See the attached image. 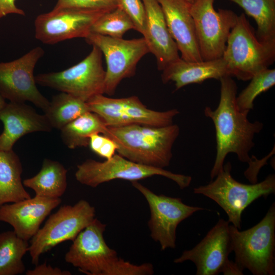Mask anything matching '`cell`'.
<instances>
[{"label":"cell","mask_w":275,"mask_h":275,"mask_svg":"<svg viewBox=\"0 0 275 275\" xmlns=\"http://www.w3.org/2000/svg\"><path fill=\"white\" fill-rule=\"evenodd\" d=\"M26 275H71V273L66 270H62L58 267H53L46 262L35 265L32 269H29Z\"/></svg>","instance_id":"cell-34"},{"label":"cell","mask_w":275,"mask_h":275,"mask_svg":"<svg viewBox=\"0 0 275 275\" xmlns=\"http://www.w3.org/2000/svg\"><path fill=\"white\" fill-rule=\"evenodd\" d=\"M4 130L0 134V150H12L23 135L34 132H49L52 128L44 115L38 114L25 102L6 103L0 109Z\"/></svg>","instance_id":"cell-19"},{"label":"cell","mask_w":275,"mask_h":275,"mask_svg":"<svg viewBox=\"0 0 275 275\" xmlns=\"http://www.w3.org/2000/svg\"><path fill=\"white\" fill-rule=\"evenodd\" d=\"M106 224L96 218L72 241L66 253V262L88 275H151L152 264L135 265L118 257L106 243L103 233Z\"/></svg>","instance_id":"cell-2"},{"label":"cell","mask_w":275,"mask_h":275,"mask_svg":"<svg viewBox=\"0 0 275 275\" xmlns=\"http://www.w3.org/2000/svg\"><path fill=\"white\" fill-rule=\"evenodd\" d=\"M15 1L16 0H0V19L11 14L22 16L25 15L22 9L16 6Z\"/></svg>","instance_id":"cell-35"},{"label":"cell","mask_w":275,"mask_h":275,"mask_svg":"<svg viewBox=\"0 0 275 275\" xmlns=\"http://www.w3.org/2000/svg\"><path fill=\"white\" fill-rule=\"evenodd\" d=\"M61 198L35 196L0 207V221L7 223L20 238L28 241L40 228L46 217L61 203Z\"/></svg>","instance_id":"cell-17"},{"label":"cell","mask_w":275,"mask_h":275,"mask_svg":"<svg viewBox=\"0 0 275 275\" xmlns=\"http://www.w3.org/2000/svg\"><path fill=\"white\" fill-rule=\"evenodd\" d=\"M95 218L94 207L85 200L72 206H61L30 239L29 252L32 263L37 265L41 255L58 244L73 241Z\"/></svg>","instance_id":"cell-8"},{"label":"cell","mask_w":275,"mask_h":275,"mask_svg":"<svg viewBox=\"0 0 275 275\" xmlns=\"http://www.w3.org/2000/svg\"><path fill=\"white\" fill-rule=\"evenodd\" d=\"M220 98L217 107L212 109L206 106L205 116L211 119L215 131L216 153L210 172L212 180L222 170L225 159L230 153L235 154L239 161L249 164L252 160L250 152L254 147V139L263 127L262 122H251L250 112L241 111L236 99L237 86L230 76L219 79Z\"/></svg>","instance_id":"cell-1"},{"label":"cell","mask_w":275,"mask_h":275,"mask_svg":"<svg viewBox=\"0 0 275 275\" xmlns=\"http://www.w3.org/2000/svg\"><path fill=\"white\" fill-rule=\"evenodd\" d=\"M119 6V0H58L53 9L73 8L111 11Z\"/></svg>","instance_id":"cell-30"},{"label":"cell","mask_w":275,"mask_h":275,"mask_svg":"<svg viewBox=\"0 0 275 275\" xmlns=\"http://www.w3.org/2000/svg\"><path fill=\"white\" fill-rule=\"evenodd\" d=\"M131 29L135 30L133 23L123 9L118 6L100 17L92 26L91 33L122 38L124 34Z\"/></svg>","instance_id":"cell-28"},{"label":"cell","mask_w":275,"mask_h":275,"mask_svg":"<svg viewBox=\"0 0 275 275\" xmlns=\"http://www.w3.org/2000/svg\"><path fill=\"white\" fill-rule=\"evenodd\" d=\"M222 58L230 76L247 81L275 60V43L260 41L244 13L238 15Z\"/></svg>","instance_id":"cell-5"},{"label":"cell","mask_w":275,"mask_h":275,"mask_svg":"<svg viewBox=\"0 0 275 275\" xmlns=\"http://www.w3.org/2000/svg\"><path fill=\"white\" fill-rule=\"evenodd\" d=\"M186 2H187L189 4H191L194 3L196 0H185Z\"/></svg>","instance_id":"cell-37"},{"label":"cell","mask_w":275,"mask_h":275,"mask_svg":"<svg viewBox=\"0 0 275 275\" xmlns=\"http://www.w3.org/2000/svg\"><path fill=\"white\" fill-rule=\"evenodd\" d=\"M5 99L0 94V109L5 105L7 103L5 101Z\"/></svg>","instance_id":"cell-36"},{"label":"cell","mask_w":275,"mask_h":275,"mask_svg":"<svg viewBox=\"0 0 275 275\" xmlns=\"http://www.w3.org/2000/svg\"><path fill=\"white\" fill-rule=\"evenodd\" d=\"M106 12L73 8L53 9L36 17L35 38L50 45L76 38L85 39L91 33L93 24Z\"/></svg>","instance_id":"cell-16"},{"label":"cell","mask_w":275,"mask_h":275,"mask_svg":"<svg viewBox=\"0 0 275 275\" xmlns=\"http://www.w3.org/2000/svg\"><path fill=\"white\" fill-rule=\"evenodd\" d=\"M22 166L13 150H0V207L30 198L21 180Z\"/></svg>","instance_id":"cell-22"},{"label":"cell","mask_w":275,"mask_h":275,"mask_svg":"<svg viewBox=\"0 0 275 275\" xmlns=\"http://www.w3.org/2000/svg\"><path fill=\"white\" fill-rule=\"evenodd\" d=\"M28 241L18 237L14 231L0 233V275H17L24 272L22 258L29 252Z\"/></svg>","instance_id":"cell-26"},{"label":"cell","mask_w":275,"mask_h":275,"mask_svg":"<svg viewBox=\"0 0 275 275\" xmlns=\"http://www.w3.org/2000/svg\"><path fill=\"white\" fill-rule=\"evenodd\" d=\"M273 153H274V147H273V149H272L269 154L261 160H259L253 156L252 160L249 164V168L244 173V176L251 183H256L257 182L258 172L264 164H267V160L268 157L273 155Z\"/></svg>","instance_id":"cell-33"},{"label":"cell","mask_w":275,"mask_h":275,"mask_svg":"<svg viewBox=\"0 0 275 275\" xmlns=\"http://www.w3.org/2000/svg\"><path fill=\"white\" fill-rule=\"evenodd\" d=\"M238 5L253 17L257 29L256 36L260 41L275 43V0H228Z\"/></svg>","instance_id":"cell-25"},{"label":"cell","mask_w":275,"mask_h":275,"mask_svg":"<svg viewBox=\"0 0 275 275\" xmlns=\"http://www.w3.org/2000/svg\"><path fill=\"white\" fill-rule=\"evenodd\" d=\"M155 175L163 176L173 181L181 189L188 187L192 180L190 176L138 163L119 154H115L111 158L104 161L88 159L77 165L75 173L78 182L93 188L113 180L122 179L132 182Z\"/></svg>","instance_id":"cell-7"},{"label":"cell","mask_w":275,"mask_h":275,"mask_svg":"<svg viewBox=\"0 0 275 275\" xmlns=\"http://www.w3.org/2000/svg\"><path fill=\"white\" fill-rule=\"evenodd\" d=\"M107 126L101 118L92 112L79 116L64 126L61 130L63 143L69 148L87 147L90 136L104 132Z\"/></svg>","instance_id":"cell-24"},{"label":"cell","mask_w":275,"mask_h":275,"mask_svg":"<svg viewBox=\"0 0 275 275\" xmlns=\"http://www.w3.org/2000/svg\"><path fill=\"white\" fill-rule=\"evenodd\" d=\"M146 23L143 37L150 52L156 58L157 68L162 71L180 57L177 45L172 38L160 4L157 0H142Z\"/></svg>","instance_id":"cell-20"},{"label":"cell","mask_w":275,"mask_h":275,"mask_svg":"<svg viewBox=\"0 0 275 275\" xmlns=\"http://www.w3.org/2000/svg\"><path fill=\"white\" fill-rule=\"evenodd\" d=\"M226 76L230 75L222 57L200 62L186 61L179 58L162 71L161 77L164 84L174 82L178 90L189 84H200L212 78L219 80Z\"/></svg>","instance_id":"cell-21"},{"label":"cell","mask_w":275,"mask_h":275,"mask_svg":"<svg viewBox=\"0 0 275 275\" xmlns=\"http://www.w3.org/2000/svg\"><path fill=\"white\" fill-rule=\"evenodd\" d=\"M231 164L227 162L215 179L207 185L194 188L196 194L202 195L216 203L226 213L229 223L241 228L244 210L257 199L275 193V175L270 174L260 182L244 184L231 175Z\"/></svg>","instance_id":"cell-6"},{"label":"cell","mask_w":275,"mask_h":275,"mask_svg":"<svg viewBox=\"0 0 275 275\" xmlns=\"http://www.w3.org/2000/svg\"><path fill=\"white\" fill-rule=\"evenodd\" d=\"M37 46L18 59L0 63V94L10 102L29 101L44 112L49 101L39 91L34 75L35 66L44 56Z\"/></svg>","instance_id":"cell-15"},{"label":"cell","mask_w":275,"mask_h":275,"mask_svg":"<svg viewBox=\"0 0 275 275\" xmlns=\"http://www.w3.org/2000/svg\"><path fill=\"white\" fill-rule=\"evenodd\" d=\"M91 112L99 115L107 126L143 124L156 127L173 123L179 114L176 108L160 112L147 108L138 97L114 98L99 94L87 101Z\"/></svg>","instance_id":"cell-13"},{"label":"cell","mask_w":275,"mask_h":275,"mask_svg":"<svg viewBox=\"0 0 275 275\" xmlns=\"http://www.w3.org/2000/svg\"><path fill=\"white\" fill-rule=\"evenodd\" d=\"M67 170L60 162L45 158L40 171L22 182L24 186L34 191L35 196L61 198L67 187Z\"/></svg>","instance_id":"cell-23"},{"label":"cell","mask_w":275,"mask_h":275,"mask_svg":"<svg viewBox=\"0 0 275 275\" xmlns=\"http://www.w3.org/2000/svg\"><path fill=\"white\" fill-rule=\"evenodd\" d=\"M235 263L243 271L254 275L275 274V203L264 217L244 230L229 226Z\"/></svg>","instance_id":"cell-4"},{"label":"cell","mask_w":275,"mask_h":275,"mask_svg":"<svg viewBox=\"0 0 275 275\" xmlns=\"http://www.w3.org/2000/svg\"><path fill=\"white\" fill-rule=\"evenodd\" d=\"M215 0H196L190 5L199 51L203 61L223 57L228 38L238 15L230 10L213 7Z\"/></svg>","instance_id":"cell-12"},{"label":"cell","mask_w":275,"mask_h":275,"mask_svg":"<svg viewBox=\"0 0 275 275\" xmlns=\"http://www.w3.org/2000/svg\"><path fill=\"white\" fill-rule=\"evenodd\" d=\"M131 183L143 195L149 205L150 218L148 225L151 238L159 243L162 251L175 249L177 226L204 208L186 205L179 198L156 195L138 181Z\"/></svg>","instance_id":"cell-14"},{"label":"cell","mask_w":275,"mask_h":275,"mask_svg":"<svg viewBox=\"0 0 275 275\" xmlns=\"http://www.w3.org/2000/svg\"><path fill=\"white\" fill-rule=\"evenodd\" d=\"M88 146L93 152L105 159L111 158L118 149L116 143L112 139L100 133L90 136Z\"/></svg>","instance_id":"cell-32"},{"label":"cell","mask_w":275,"mask_h":275,"mask_svg":"<svg viewBox=\"0 0 275 275\" xmlns=\"http://www.w3.org/2000/svg\"><path fill=\"white\" fill-rule=\"evenodd\" d=\"M120 6L131 20L135 30L144 34L146 14L142 0H119Z\"/></svg>","instance_id":"cell-31"},{"label":"cell","mask_w":275,"mask_h":275,"mask_svg":"<svg viewBox=\"0 0 275 275\" xmlns=\"http://www.w3.org/2000/svg\"><path fill=\"white\" fill-rule=\"evenodd\" d=\"M229 226L228 221L219 219L199 243L184 251L174 262H193L197 268V275L243 274L235 262L229 259L233 252Z\"/></svg>","instance_id":"cell-10"},{"label":"cell","mask_w":275,"mask_h":275,"mask_svg":"<svg viewBox=\"0 0 275 275\" xmlns=\"http://www.w3.org/2000/svg\"><path fill=\"white\" fill-rule=\"evenodd\" d=\"M163 11L169 32L181 53L189 62L203 61L199 51L190 4L185 0H157Z\"/></svg>","instance_id":"cell-18"},{"label":"cell","mask_w":275,"mask_h":275,"mask_svg":"<svg viewBox=\"0 0 275 275\" xmlns=\"http://www.w3.org/2000/svg\"><path fill=\"white\" fill-rule=\"evenodd\" d=\"M90 111L87 102L61 92L52 97L44 115L52 128L61 130L79 116Z\"/></svg>","instance_id":"cell-27"},{"label":"cell","mask_w":275,"mask_h":275,"mask_svg":"<svg viewBox=\"0 0 275 275\" xmlns=\"http://www.w3.org/2000/svg\"><path fill=\"white\" fill-rule=\"evenodd\" d=\"M85 40L88 44L97 47L105 57L104 94L109 96L115 93L123 79L134 76L139 62L150 52L143 37L126 40L90 33Z\"/></svg>","instance_id":"cell-11"},{"label":"cell","mask_w":275,"mask_h":275,"mask_svg":"<svg viewBox=\"0 0 275 275\" xmlns=\"http://www.w3.org/2000/svg\"><path fill=\"white\" fill-rule=\"evenodd\" d=\"M90 53L77 64L65 70L38 74L37 84L72 95L87 102L92 97L103 94L105 71L102 53L92 45Z\"/></svg>","instance_id":"cell-9"},{"label":"cell","mask_w":275,"mask_h":275,"mask_svg":"<svg viewBox=\"0 0 275 275\" xmlns=\"http://www.w3.org/2000/svg\"><path fill=\"white\" fill-rule=\"evenodd\" d=\"M179 133L177 124L156 127L135 124L107 126L103 134L116 143L118 154L124 158L164 169L170 163L172 148Z\"/></svg>","instance_id":"cell-3"},{"label":"cell","mask_w":275,"mask_h":275,"mask_svg":"<svg viewBox=\"0 0 275 275\" xmlns=\"http://www.w3.org/2000/svg\"><path fill=\"white\" fill-rule=\"evenodd\" d=\"M249 84L236 96L237 107L241 111L250 112L254 108L255 98L275 85V69H265L250 79Z\"/></svg>","instance_id":"cell-29"}]
</instances>
